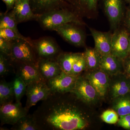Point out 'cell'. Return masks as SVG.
<instances>
[{"mask_svg": "<svg viewBox=\"0 0 130 130\" xmlns=\"http://www.w3.org/2000/svg\"><path fill=\"white\" fill-rule=\"evenodd\" d=\"M28 110L21 102L10 103L1 106V125L7 124L13 125L21 118L28 114Z\"/></svg>", "mask_w": 130, "mask_h": 130, "instance_id": "9c48e42d", "label": "cell"}, {"mask_svg": "<svg viewBox=\"0 0 130 130\" xmlns=\"http://www.w3.org/2000/svg\"><path fill=\"white\" fill-rule=\"evenodd\" d=\"M124 27L118 28L114 31L112 40L111 54L123 60L129 55V37Z\"/></svg>", "mask_w": 130, "mask_h": 130, "instance_id": "ba28073f", "label": "cell"}, {"mask_svg": "<svg viewBox=\"0 0 130 130\" xmlns=\"http://www.w3.org/2000/svg\"><path fill=\"white\" fill-rule=\"evenodd\" d=\"M124 26L130 35V5L127 8L123 19Z\"/></svg>", "mask_w": 130, "mask_h": 130, "instance_id": "836d02e7", "label": "cell"}, {"mask_svg": "<svg viewBox=\"0 0 130 130\" xmlns=\"http://www.w3.org/2000/svg\"><path fill=\"white\" fill-rule=\"evenodd\" d=\"M86 105L96 104L100 99L94 88L83 75L78 77L75 86L71 91Z\"/></svg>", "mask_w": 130, "mask_h": 130, "instance_id": "5b68a950", "label": "cell"}, {"mask_svg": "<svg viewBox=\"0 0 130 130\" xmlns=\"http://www.w3.org/2000/svg\"><path fill=\"white\" fill-rule=\"evenodd\" d=\"M12 41L0 37V52L10 56L11 52Z\"/></svg>", "mask_w": 130, "mask_h": 130, "instance_id": "1f68e13d", "label": "cell"}, {"mask_svg": "<svg viewBox=\"0 0 130 130\" xmlns=\"http://www.w3.org/2000/svg\"><path fill=\"white\" fill-rule=\"evenodd\" d=\"M37 65L40 74L46 81L57 76L63 71L55 60L39 59Z\"/></svg>", "mask_w": 130, "mask_h": 130, "instance_id": "ac0fdd59", "label": "cell"}, {"mask_svg": "<svg viewBox=\"0 0 130 130\" xmlns=\"http://www.w3.org/2000/svg\"><path fill=\"white\" fill-rule=\"evenodd\" d=\"M117 124L126 129L130 130V114L119 116Z\"/></svg>", "mask_w": 130, "mask_h": 130, "instance_id": "d6a6232c", "label": "cell"}, {"mask_svg": "<svg viewBox=\"0 0 130 130\" xmlns=\"http://www.w3.org/2000/svg\"><path fill=\"white\" fill-rule=\"evenodd\" d=\"M124 1L125 2L128 3V4H129L130 5V0H124Z\"/></svg>", "mask_w": 130, "mask_h": 130, "instance_id": "8d00e7d4", "label": "cell"}, {"mask_svg": "<svg viewBox=\"0 0 130 130\" xmlns=\"http://www.w3.org/2000/svg\"><path fill=\"white\" fill-rule=\"evenodd\" d=\"M95 43L94 48L101 56L111 54L113 33L102 32L89 28Z\"/></svg>", "mask_w": 130, "mask_h": 130, "instance_id": "2e32d148", "label": "cell"}, {"mask_svg": "<svg viewBox=\"0 0 130 130\" xmlns=\"http://www.w3.org/2000/svg\"><path fill=\"white\" fill-rule=\"evenodd\" d=\"M15 100L12 81L7 82L5 79L0 82V105L12 103Z\"/></svg>", "mask_w": 130, "mask_h": 130, "instance_id": "cb8c5ba5", "label": "cell"}, {"mask_svg": "<svg viewBox=\"0 0 130 130\" xmlns=\"http://www.w3.org/2000/svg\"><path fill=\"white\" fill-rule=\"evenodd\" d=\"M112 101V109L119 116L130 114V93L118 96Z\"/></svg>", "mask_w": 130, "mask_h": 130, "instance_id": "7402d4cb", "label": "cell"}, {"mask_svg": "<svg viewBox=\"0 0 130 130\" xmlns=\"http://www.w3.org/2000/svg\"><path fill=\"white\" fill-rule=\"evenodd\" d=\"M32 47L37 60H56L58 56L62 53L56 42L48 37L42 38L36 41H32Z\"/></svg>", "mask_w": 130, "mask_h": 130, "instance_id": "8992f818", "label": "cell"}, {"mask_svg": "<svg viewBox=\"0 0 130 130\" xmlns=\"http://www.w3.org/2000/svg\"><path fill=\"white\" fill-rule=\"evenodd\" d=\"M66 3L64 0H30L31 9L38 15L63 7Z\"/></svg>", "mask_w": 130, "mask_h": 130, "instance_id": "ffe728a7", "label": "cell"}, {"mask_svg": "<svg viewBox=\"0 0 130 130\" xmlns=\"http://www.w3.org/2000/svg\"><path fill=\"white\" fill-rule=\"evenodd\" d=\"M11 129L13 130H40L33 115L23 116L14 124Z\"/></svg>", "mask_w": 130, "mask_h": 130, "instance_id": "d4e9b609", "label": "cell"}, {"mask_svg": "<svg viewBox=\"0 0 130 130\" xmlns=\"http://www.w3.org/2000/svg\"><path fill=\"white\" fill-rule=\"evenodd\" d=\"M12 60L37 64L38 60L32 44L25 40L19 39L12 41Z\"/></svg>", "mask_w": 130, "mask_h": 130, "instance_id": "3957f363", "label": "cell"}, {"mask_svg": "<svg viewBox=\"0 0 130 130\" xmlns=\"http://www.w3.org/2000/svg\"><path fill=\"white\" fill-rule=\"evenodd\" d=\"M81 18L72 9L65 6L38 15L37 20L44 29L55 31L60 26L68 23L85 25Z\"/></svg>", "mask_w": 130, "mask_h": 130, "instance_id": "7a4b0ae2", "label": "cell"}, {"mask_svg": "<svg viewBox=\"0 0 130 130\" xmlns=\"http://www.w3.org/2000/svg\"><path fill=\"white\" fill-rule=\"evenodd\" d=\"M130 93V78L124 72L110 76L108 94L112 100Z\"/></svg>", "mask_w": 130, "mask_h": 130, "instance_id": "5bb4252c", "label": "cell"}, {"mask_svg": "<svg viewBox=\"0 0 130 130\" xmlns=\"http://www.w3.org/2000/svg\"><path fill=\"white\" fill-rule=\"evenodd\" d=\"M83 55V53H61L56 59L61 70L67 74H71L73 66Z\"/></svg>", "mask_w": 130, "mask_h": 130, "instance_id": "44dd1931", "label": "cell"}, {"mask_svg": "<svg viewBox=\"0 0 130 130\" xmlns=\"http://www.w3.org/2000/svg\"><path fill=\"white\" fill-rule=\"evenodd\" d=\"M12 82L16 102H21V99L26 94L27 86L23 79L16 75Z\"/></svg>", "mask_w": 130, "mask_h": 130, "instance_id": "83f0119b", "label": "cell"}, {"mask_svg": "<svg viewBox=\"0 0 130 130\" xmlns=\"http://www.w3.org/2000/svg\"><path fill=\"white\" fill-rule=\"evenodd\" d=\"M12 63L15 74L23 79L26 86L34 82L44 80L39 72L37 64L13 60Z\"/></svg>", "mask_w": 130, "mask_h": 130, "instance_id": "7c38bea8", "label": "cell"}, {"mask_svg": "<svg viewBox=\"0 0 130 130\" xmlns=\"http://www.w3.org/2000/svg\"><path fill=\"white\" fill-rule=\"evenodd\" d=\"M77 25L68 23L60 26L55 30L61 37L76 47L85 46L86 35Z\"/></svg>", "mask_w": 130, "mask_h": 130, "instance_id": "8fae6325", "label": "cell"}, {"mask_svg": "<svg viewBox=\"0 0 130 130\" xmlns=\"http://www.w3.org/2000/svg\"><path fill=\"white\" fill-rule=\"evenodd\" d=\"M76 13L80 17L94 18L98 14V0H64Z\"/></svg>", "mask_w": 130, "mask_h": 130, "instance_id": "9a60e30c", "label": "cell"}, {"mask_svg": "<svg viewBox=\"0 0 130 130\" xmlns=\"http://www.w3.org/2000/svg\"><path fill=\"white\" fill-rule=\"evenodd\" d=\"M20 1V0H17V1H16V2H18L19 1Z\"/></svg>", "mask_w": 130, "mask_h": 130, "instance_id": "f35d334b", "label": "cell"}, {"mask_svg": "<svg viewBox=\"0 0 130 130\" xmlns=\"http://www.w3.org/2000/svg\"><path fill=\"white\" fill-rule=\"evenodd\" d=\"M124 73L130 78V55L123 60Z\"/></svg>", "mask_w": 130, "mask_h": 130, "instance_id": "e575fe53", "label": "cell"}, {"mask_svg": "<svg viewBox=\"0 0 130 130\" xmlns=\"http://www.w3.org/2000/svg\"><path fill=\"white\" fill-rule=\"evenodd\" d=\"M129 54L130 55V36L129 37Z\"/></svg>", "mask_w": 130, "mask_h": 130, "instance_id": "74e56055", "label": "cell"}, {"mask_svg": "<svg viewBox=\"0 0 130 130\" xmlns=\"http://www.w3.org/2000/svg\"><path fill=\"white\" fill-rule=\"evenodd\" d=\"M86 105L73 93H52L32 115L40 130L85 129L90 124Z\"/></svg>", "mask_w": 130, "mask_h": 130, "instance_id": "6da1fadb", "label": "cell"}, {"mask_svg": "<svg viewBox=\"0 0 130 130\" xmlns=\"http://www.w3.org/2000/svg\"><path fill=\"white\" fill-rule=\"evenodd\" d=\"M87 65V71L100 68L101 55L95 48H87L83 53Z\"/></svg>", "mask_w": 130, "mask_h": 130, "instance_id": "603a6c76", "label": "cell"}, {"mask_svg": "<svg viewBox=\"0 0 130 130\" xmlns=\"http://www.w3.org/2000/svg\"><path fill=\"white\" fill-rule=\"evenodd\" d=\"M100 68L109 76L124 72L123 60L111 54L101 56Z\"/></svg>", "mask_w": 130, "mask_h": 130, "instance_id": "d6986e66", "label": "cell"}, {"mask_svg": "<svg viewBox=\"0 0 130 130\" xmlns=\"http://www.w3.org/2000/svg\"><path fill=\"white\" fill-rule=\"evenodd\" d=\"M103 11L114 31L120 26L125 14L124 0H101Z\"/></svg>", "mask_w": 130, "mask_h": 130, "instance_id": "277c9868", "label": "cell"}, {"mask_svg": "<svg viewBox=\"0 0 130 130\" xmlns=\"http://www.w3.org/2000/svg\"><path fill=\"white\" fill-rule=\"evenodd\" d=\"M14 73L12 60L11 56L0 52V76L5 77Z\"/></svg>", "mask_w": 130, "mask_h": 130, "instance_id": "4316f807", "label": "cell"}, {"mask_svg": "<svg viewBox=\"0 0 130 130\" xmlns=\"http://www.w3.org/2000/svg\"><path fill=\"white\" fill-rule=\"evenodd\" d=\"M17 22L12 11L8 12L1 13L0 15V29L8 28L21 35L17 28Z\"/></svg>", "mask_w": 130, "mask_h": 130, "instance_id": "484cf974", "label": "cell"}, {"mask_svg": "<svg viewBox=\"0 0 130 130\" xmlns=\"http://www.w3.org/2000/svg\"><path fill=\"white\" fill-rule=\"evenodd\" d=\"M78 76L67 74L62 71L57 76L47 81L52 93L71 92L76 84Z\"/></svg>", "mask_w": 130, "mask_h": 130, "instance_id": "4fadbf2b", "label": "cell"}, {"mask_svg": "<svg viewBox=\"0 0 130 130\" xmlns=\"http://www.w3.org/2000/svg\"><path fill=\"white\" fill-rule=\"evenodd\" d=\"M119 117L118 114L113 109H108L102 113L101 119L105 123L109 124H115L118 123Z\"/></svg>", "mask_w": 130, "mask_h": 130, "instance_id": "4dcf8cb0", "label": "cell"}, {"mask_svg": "<svg viewBox=\"0 0 130 130\" xmlns=\"http://www.w3.org/2000/svg\"><path fill=\"white\" fill-rule=\"evenodd\" d=\"M6 5V12H8L11 9H12L16 4L17 0H2Z\"/></svg>", "mask_w": 130, "mask_h": 130, "instance_id": "d590c367", "label": "cell"}, {"mask_svg": "<svg viewBox=\"0 0 130 130\" xmlns=\"http://www.w3.org/2000/svg\"><path fill=\"white\" fill-rule=\"evenodd\" d=\"M87 71V65L84 54L83 56L74 63L70 75L78 76L84 71Z\"/></svg>", "mask_w": 130, "mask_h": 130, "instance_id": "f546056e", "label": "cell"}, {"mask_svg": "<svg viewBox=\"0 0 130 130\" xmlns=\"http://www.w3.org/2000/svg\"><path fill=\"white\" fill-rule=\"evenodd\" d=\"M52 93L45 80L36 81L29 85L26 87L27 100L25 107L29 111L38 102L46 100Z\"/></svg>", "mask_w": 130, "mask_h": 130, "instance_id": "52a82bcc", "label": "cell"}, {"mask_svg": "<svg viewBox=\"0 0 130 130\" xmlns=\"http://www.w3.org/2000/svg\"><path fill=\"white\" fill-rule=\"evenodd\" d=\"M12 10L17 23L29 20H37L38 15L35 14L31 7L30 0H20L16 2Z\"/></svg>", "mask_w": 130, "mask_h": 130, "instance_id": "e0dca14e", "label": "cell"}, {"mask_svg": "<svg viewBox=\"0 0 130 130\" xmlns=\"http://www.w3.org/2000/svg\"><path fill=\"white\" fill-rule=\"evenodd\" d=\"M86 72L83 76L95 89L100 98L106 97L108 92L110 76L100 68Z\"/></svg>", "mask_w": 130, "mask_h": 130, "instance_id": "30bf717a", "label": "cell"}, {"mask_svg": "<svg viewBox=\"0 0 130 130\" xmlns=\"http://www.w3.org/2000/svg\"><path fill=\"white\" fill-rule=\"evenodd\" d=\"M0 37L9 41L22 39L32 44V41L29 38L24 37L22 35H19L14 30L8 28L0 29Z\"/></svg>", "mask_w": 130, "mask_h": 130, "instance_id": "f1b7e54d", "label": "cell"}]
</instances>
